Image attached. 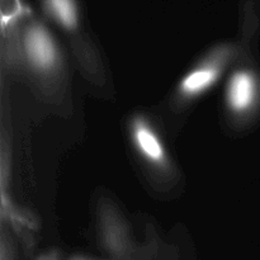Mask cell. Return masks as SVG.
I'll list each match as a JSON object with an SVG mask.
<instances>
[{"mask_svg":"<svg viewBox=\"0 0 260 260\" xmlns=\"http://www.w3.org/2000/svg\"><path fill=\"white\" fill-rule=\"evenodd\" d=\"M25 50L30 61L36 66L47 69L53 65L56 58V48L52 37L43 25L33 23L25 32Z\"/></svg>","mask_w":260,"mask_h":260,"instance_id":"1","label":"cell"},{"mask_svg":"<svg viewBox=\"0 0 260 260\" xmlns=\"http://www.w3.org/2000/svg\"><path fill=\"white\" fill-rule=\"evenodd\" d=\"M258 96V80L250 71H239L233 75L228 89L229 104L235 112L250 109Z\"/></svg>","mask_w":260,"mask_h":260,"instance_id":"2","label":"cell"},{"mask_svg":"<svg viewBox=\"0 0 260 260\" xmlns=\"http://www.w3.org/2000/svg\"><path fill=\"white\" fill-rule=\"evenodd\" d=\"M134 139L137 149L147 160L156 164H161L165 160V151L161 142L155 132L142 121L135 122Z\"/></svg>","mask_w":260,"mask_h":260,"instance_id":"3","label":"cell"},{"mask_svg":"<svg viewBox=\"0 0 260 260\" xmlns=\"http://www.w3.org/2000/svg\"><path fill=\"white\" fill-rule=\"evenodd\" d=\"M220 68L206 65L188 74L180 83V91L187 96H194L207 90L217 81L220 76Z\"/></svg>","mask_w":260,"mask_h":260,"instance_id":"4","label":"cell"},{"mask_svg":"<svg viewBox=\"0 0 260 260\" xmlns=\"http://www.w3.org/2000/svg\"><path fill=\"white\" fill-rule=\"evenodd\" d=\"M46 9L53 19L66 29L76 28L79 22V10L75 0H43Z\"/></svg>","mask_w":260,"mask_h":260,"instance_id":"5","label":"cell"},{"mask_svg":"<svg viewBox=\"0 0 260 260\" xmlns=\"http://www.w3.org/2000/svg\"><path fill=\"white\" fill-rule=\"evenodd\" d=\"M74 260H86V259H74Z\"/></svg>","mask_w":260,"mask_h":260,"instance_id":"6","label":"cell"}]
</instances>
